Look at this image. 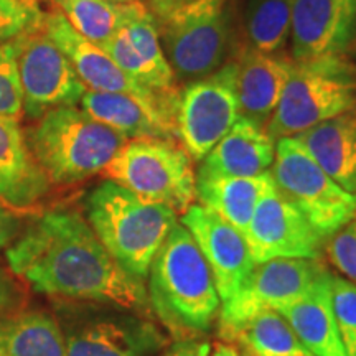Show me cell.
<instances>
[{"label":"cell","mask_w":356,"mask_h":356,"mask_svg":"<svg viewBox=\"0 0 356 356\" xmlns=\"http://www.w3.org/2000/svg\"><path fill=\"white\" fill-rule=\"evenodd\" d=\"M10 269L37 292L145 312L144 282L127 274L76 211L43 215L6 252Z\"/></svg>","instance_id":"cell-1"},{"label":"cell","mask_w":356,"mask_h":356,"mask_svg":"<svg viewBox=\"0 0 356 356\" xmlns=\"http://www.w3.org/2000/svg\"><path fill=\"white\" fill-rule=\"evenodd\" d=\"M32 2H38L40 3V0H32Z\"/></svg>","instance_id":"cell-39"},{"label":"cell","mask_w":356,"mask_h":356,"mask_svg":"<svg viewBox=\"0 0 356 356\" xmlns=\"http://www.w3.org/2000/svg\"><path fill=\"white\" fill-rule=\"evenodd\" d=\"M106 2L118 3V6H122V3H132V2H142V0H106Z\"/></svg>","instance_id":"cell-38"},{"label":"cell","mask_w":356,"mask_h":356,"mask_svg":"<svg viewBox=\"0 0 356 356\" xmlns=\"http://www.w3.org/2000/svg\"><path fill=\"white\" fill-rule=\"evenodd\" d=\"M65 338L68 356H150L162 343L152 325L119 317L88 320Z\"/></svg>","instance_id":"cell-18"},{"label":"cell","mask_w":356,"mask_h":356,"mask_svg":"<svg viewBox=\"0 0 356 356\" xmlns=\"http://www.w3.org/2000/svg\"><path fill=\"white\" fill-rule=\"evenodd\" d=\"M68 24L89 42L102 47L124 19V6L106 0H53Z\"/></svg>","instance_id":"cell-28"},{"label":"cell","mask_w":356,"mask_h":356,"mask_svg":"<svg viewBox=\"0 0 356 356\" xmlns=\"http://www.w3.org/2000/svg\"><path fill=\"white\" fill-rule=\"evenodd\" d=\"M44 13L32 0H0V44L43 25Z\"/></svg>","instance_id":"cell-31"},{"label":"cell","mask_w":356,"mask_h":356,"mask_svg":"<svg viewBox=\"0 0 356 356\" xmlns=\"http://www.w3.org/2000/svg\"><path fill=\"white\" fill-rule=\"evenodd\" d=\"M86 216L115 262L142 282L162 243L178 222L177 213L168 207L145 202L111 180L88 195Z\"/></svg>","instance_id":"cell-3"},{"label":"cell","mask_w":356,"mask_h":356,"mask_svg":"<svg viewBox=\"0 0 356 356\" xmlns=\"http://www.w3.org/2000/svg\"><path fill=\"white\" fill-rule=\"evenodd\" d=\"M15 43L26 118L40 119L48 111L81 102L88 89L43 25L17 37Z\"/></svg>","instance_id":"cell-10"},{"label":"cell","mask_w":356,"mask_h":356,"mask_svg":"<svg viewBox=\"0 0 356 356\" xmlns=\"http://www.w3.org/2000/svg\"><path fill=\"white\" fill-rule=\"evenodd\" d=\"M168 65L180 81H195L225 65L229 44L226 0H190L157 19Z\"/></svg>","instance_id":"cell-8"},{"label":"cell","mask_w":356,"mask_h":356,"mask_svg":"<svg viewBox=\"0 0 356 356\" xmlns=\"http://www.w3.org/2000/svg\"><path fill=\"white\" fill-rule=\"evenodd\" d=\"M239 118L238 63H226L181 89L177 106V139L191 160L202 162Z\"/></svg>","instance_id":"cell-9"},{"label":"cell","mask_w":356,"mask_h":356,"mask_svg":"<svg viewBox=\"0 0 356 356\" xmlns=\"http://www.w3.org/2000/svg\"><path fill=\"white\" fill-rule=\"evenodd\" d=\"M269 173L279 193L304 215L323 241L356 216V195L335 184L296 137L275 142Z\"/></svg>","instance_id":"cell-7"},{"label":"cell","mask_w":356,"mask_h":356,"mask_svg":"<svg viewBox=\"0 0 356 356\" xmlns=\"http://www.w3.org/2000/svg\"><path fill=\"white\" fill-rule=\"evenodd\" d=\"M81 109L131 139H175V114L124 92H84Z\"/></svg>","instance_id":"cell-20"},{"label":"cell","mask_w":356,"mask_h":356,"mask_svg":"<svg viewBox=\"0 0 356 356\" xmlns=\"http://www.w3.org/2000/svg\"><path fill=\"white\" fill-rule=\"evenodd\" d=\"M20 233V221L15 213L0 203V249H7Z\"/></svg>","instance_id":"cell-33"},{"label":"cell","mask_w":356,"mask_h":356,"mask_svg":"<svg viewBox=\"0 0 356 356\" xmlns=\"http://www.w3.org/2000/svg\"><path fill=\"white\" fill-rule=\"evenodd\" d=\"M327 254L341 274L356 280V216L328 239Z\"/></svg>","instance_id":"cell-32"},{"label":"cell","mask_w":356,"mask_h":356,"mask_svg":"<svg viewBox=\"0 0 356 356\" xmlns=\"http://www.w3.org/2000/svg\"><path fill=\"white\" fill-rule=\"evenodd\" d=\"M48 190L50 180L30 152L19 121L0 118V203L10 210H26Z\"/></svg>","instance_id":"cell-19"},{"label":"cell","mask_w":356,"mask_h":356,"mask_svg":"<svg viewBox=\"0 0 356 356\" xmlns=\"http://www.w3.org/2000/svg\"><path fill=\"white\" fill-rule=\"evenodd\" d=\"M210 356H249L243 348L238 345L228 343V341H218L210 351Z\"/></svg>","instance_id":"cell-37"},{"label":"cell","mask_w":356,"mask_h":356,"mask_svg":"<svg viewBox=\"0 0 356 356\" xmlns=\"http://www.w3.org/2000/svg\"><path fill=\"white\" fill-rule=\"evenodd\" d=\"M296 0H248L246 32L249 47L264 53H279L291 38Z\"/></svg>","instance_id":"cell-27"},{"label":"cell","mask_w":356,"mask_h":356,"mask_svg":"<svg viewBox=\"0 0 356 356\" xmlns=\"http://www.w3.org/2000/svg\"><path fill=\"white\" fill-rule=\"evenodd\" d=\"M147 277L150 307L180 340L211 330L221 299L210 267L181 222L170 229Z\"/></svg>","instance_id":"cell-2"},{"label":"cell","mask_w":356,"mask_h":356,"mask_svg":"<svg viewBox=\"0 0 356 356\" xmlns=\"http://www.w3.org/2000/svg\"><path fill=\"white\" fill-rule=\"evenodd\" d=\"M24 115V92L17 65V43L0 44V118L20 121Z\"/></svg>","instance_id":"cell-29"},{"label":"cell","mask_w":356,"mask_h":356,"mask_svg":"<svg viewBox=\"0 0 356 356\" xmlns=\"http://www.w3.org/2000/svg\"><path fill=\"white\" fill-rule=\"evenodd\" d=\"M211 345L198 338H181L162 356H210Z\"/></svg>","instance_id":"cell-34"},{"label":"cell","mask_w":356,"mask_h":356,"mask_svg":"<svg viewBox=\"0 0 356 356\" xmlns=\"http://www.w3.org/2000/svg\"><path fill=\"white\" fill-rule=\"evenodd\" d=\"M222 341L238 345L249 356H314L282 315L266 309L239 323L218 328Z\"/></svg>","instance_id":"cell-25"},{"label":"cell","mask_w":356,"mask_h":356,"mask_svg":"<svg viewBox=\"0 0 356 356\" xmlns=\"http://www.w3.org/2000/svg\"><path fill=\"white\" fill-rule=\"evenodd\" d=\"M102 173L145 202L181 215L195 200L193 160L172 139L127 140Z\"/></svg>","instance_id":"cell-6"},{"label":"cell","mask_w":356,"mask_h":356,"mask_svg":"<svg viewBox=\"0 0 356 356\" xmlns=\"http://www.w3.org/2000/svg\"><path fill=\"white\" fill-rule=\"evenodd\" d=\"M101 48L140 86L160 92L177 89L175 74L160 42L157 19L142 2L124 6L121 25Z\"/></svg>","instance_id":"cell-14"},{"label":"cell","mask_w":356,"mask_h":356,"mask_svg":"<svg viewBox=\"0 0 356 356\" xmlns=\"http://www.w3.org/2000/svg\"><path fill=\"white\" fill-rule=\"evenodd\" d=\"M291 43L296 61L346 56L356 44V0H296Z\"/></svg>","instance_id":"cell-16"},{"label":"cell","mask_w":356,"mask_h":356,"mask_svg":"<svg viewBox=\"0 0 356 356\" xmlns=\"http://www.w3.org/2000/svg\"><path fill=\"white\" fill-rule=\"evenodd\" d=\"M25 139L50 184L58 185L76 184L101 173L127 142L122 134L76 106L48 111Z\"/></svg>","instance_id":"cell-4"},{"label":"cell","mask_w":356,"mask_h":356,"mask_svg":"<svg viewBox=\"0 0 356 356\" xmlns=\"http://www.w3.org/2000/svg\"><path fill=\"white\" fill-rule=\"evenodd\" d=\"M274 157L275 140L266 127L239 118L202 160L198 170L213 175L257 177L270 170Z\"/></svg>","instance_id":"cell-22"},{"label":"cell","mask_w":356,"mask_h":356,"mask_svg":"<svg viewBox=\"0 0 356 356\" xmlns=\"http://www.w3.org/2000/svg\"><path fill=\"white\" fill-rule=\"evenodd\" d=\"M314 356H348L335 322L332 273L325 269L299 299L275 309Z\"/></svg>","instance_id":"cell-21"},{"label":"cell","mask_w":356,"mask_h":356,"mask_svg":"<svg viewBox=\"0 0 356 356\" xmlns=\"http://www.w3.org/2000/svg\"><path fill=\"white\" fill-rule=\"evenodd\" d=\"M0 356H68L66 338L44 312L0 317Z\"/></svg>","instance_id":"cell-26"},{"label":"cell","mask_w":356,"mask_h":356,"mask_svg":"<svg viewBox=\"0 0 356 356\" xmlns=\"http://www.w3.org/2000/svg\"><path fill=\"white\" fill-rule=\"evenodd\" d=\"M186 2H190V0H150V12L154 13L155 19H160L162 15Z\"/></svg>","instance_id":"cell-36"},{"label":"cell","mask_w":356,"mask_h":356,"mask_svg":"<svg viewBox=\"0 0 356 356\" xmlns=\"http://www.w3.org/2000/svg\"><path fill=\"white\" fill-rule=\"evenodd\" d=\"M296 60L249 47L238 63L239 115L266 127L277 108Z\"/></svg>","instance_id":"cell-17"},{"label":"cell","mask_w":356,"mask_h":356,"mask_svg":"<svg viewBox=\"0 0 356 356\" xmlns=\"http://www.w3.org/2000/svg\"><path fill=\"white\" fill-rule=\"evenodd\" d=\"M43 30L53 40V43L65 53L89 91L124 92V95L139 97L149 104L159 106L175 114L177 118L178 95H180L177 89L160 92L140 86L114 63L113 58L102 50L99 44L89 42L88 38L79 35L60 10L44 13Z\"/></svg>","instance_id":"cell-11"},{"label":"cell","mask_w":356,"mask_h":356,"mask_svg":"<svg viewBox=\"0 0 356 356\" xmlns=\"http://www.w3.org/2000/svg\"><path fill=\"white\" fill-rule=\"evenodd\" d=\"M296 139L335 184L356 195V111L320 122Z\"/></svg>","instance_id":"cell-23"},{"label":"cell","mask_w":356,"mask_h":356,"mask_svg":"<svg viewBox=\"0 0 356 356\" xmlns=\"http://www.w3.org/2000/svg\"><path fill=\"white\" fill-rule=\"evenodd\" d=\"M19 299L20 293L13 280L0 269V317H6L8 312L15 309Z\"/></svg>","instance_id":"cell-35"},{"label":"cell","mask_w":356,"mask_h":356,"mask_svg":"<svg viewBox=\"0 0 356 356\" xmlns=\"http://www.w3.org/2000/svg\"><path fill=\"white\" fill-rule=\"evenodd\" d=\"M356 111V63L348 56L296 61L266 131L277 142Z\"/></svg>","instance_id":"cell-5"},{"label":"cell","mask_w":356,"mask_h":356,"mask_svg":"<svg viewBox=\"0 0 356 356\" xmlns=\"http://www.w3.org/2000/svg\"><path fill=\"white\" fill-rule=\"evenodd\" d=\"M274 186L269 172L257 177H226L198 170L195 198H198L202 207L218 213L246 236L257 203Z\"/></svg>","instance_id":"cell-24"},{"label":"cell","mask_w":356,"mask_h":356,"mask_svg":"<svg viewBox=\"0 0 356 356\" xmlns=\"http://www.w3.org/2000/svg\"><path fill=\"white\" fill-rule=\"evenodd\" d=\"M325 269L318 259H273L254 264L236 296L221 304L218 328L231 327L257 312L275 310L299 299Z\"/></svg>","instance_id":"cell-12"},{"label":"cell","mask_w":356,"mask_h":356,"mask_svg":"<svg viewBox=\"0 0 356 356\" xmlns=\"http://www.w3.org/2000/svg\"><path fill=\"white\" fill-rule=\"evenodd\" d=\"M332 304L335 322L348 356H356V286L332 274Z\"/></svg>","instance_id":"cell-30"},{"label":"cell","mask_w":356,"mask_h":356,"mask_svg":"<svg viewBox=\"0 0 356 356\" xmlns=\"http://www.w3.org/2000/svg\"><path fill=\"white\" fill-rule=\"evenodd\" d=\"M244 239L254 264L273 259H318L325 243L275 186L257 203Z\"/></svg>","instance_id":"cell-13"},{"label":"cell","mask_w":356,"mask_h":356,"mask_svg":"<svg viewBox=\"0 0 356 356\" xmlns=\"http://www.w3.org/2000/svg\"><path fill=\"white\" fill-rule=\"evenodd\" d=\"M210 267L221 304L236 296L254 267L244 236L202 204H191L180 220Z\"/></svg>","instance_id":"cell-15"}]
</instances>
